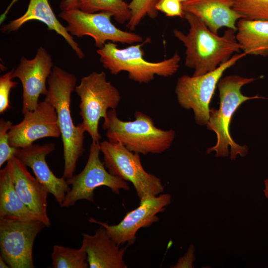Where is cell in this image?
Here are the masks:
<instances>
[{
	"instance_id": "obj_1",
	"label": "cell",
	"mask_w": 268,
	"mask_h": 268,
	"mask_svg": "<svg viewBox=\"0 0 268 268\" xmlns=\"http://www.w3.org/2000/svg\"><path fill=\"white\" fill-rule=\"evenodd\" d=\"M184 18L189 25L185 34L177 29L173 31L175 37L185 47V66L194 70L193 76L212 71L227 62L234 53L239 52L236 38V31L228 29L222 36L210 31L199 18L185 12Z\"/></svg>"
},
{
	"instance_id": "obj_2",
	"label": "cell",
	"mask_w": 268,
	"mask_h": 268,
	"mask_svg": "<svg viewBox=\"0 0 268 268\" xmlns=\"http://www.w3.org/2000/svg\"><path fill=\"white\" fill-rule=\"evenodd\" d=\"M48 93L45 99L55 108L63 144V177L68 179L74 175L77 162L84 151L85 130L81 123L75 126L72 120L71 95L75 90L76 78L58 67H54L47 80Z\"/></svg>"
},
{
	"instance_id": "obj_3",
	"label": "cell",
	"mask_w": 268,
	"mask_h": 268,
	"mask_svg": "<svg viewBox=\"0 0 268 268\" xmlns=\"http://www.w3.org/2000/svg\"><path fill=\"white\" fill-rule=\"evenodd\" d=\"M134 117V121H124L119 118L116 109L109 110L102 125L108 141L143 155L160 154L170 147L175 131L157 128L152 119L140 111H136Z\"/></svg>"
},
{
	"instance_id": "obj_4",
	"label": "cell",
	"mask_w": 268,
	"mask_h": 268,
	"mask_svg": "<svg viewBox=\"0 0 268 268\" xmlns=\"http://www.w3.org/2000/svg\"><path fill=\"white\" fill-rule=\"evenodd\" d=\"M254 77H244L238 75H231L220 79L217 84L220 98L218 109L210 110L209 118L206 125L207 129L216 134L215 145L207 149L208 153L215 151L217 157L229 155L230 147V159H235L238 155L245 156L248 152L247 145H240L233 139L230 133V125L232 116L239 107L245 101L254 99L267 98L256 95L247 96L241 92L245 85L255 80Z\"/></svg>"
},
{
	"instance_id": "obj_5",
	"label": "cell",
	"mask_w": 268,
	"mask_h": 268,
	"mask_svg": "<svg viewBox=\"0 0 268 268\" xmlns=\"http://www.w3.org/2000/svg\"><path fill=\"white\" fill-rule=\"evenodd\" d=\"M149 42L148 39L143 43L123 49L119 48L114 42H108L97 50V53L103 67L111 74L126 71L130 79L139 83H148L155 75L167 77L174 75L179 67V54L176 52L171 58L158 62L147 61L143 57L141 47Z\"/></svg>"
},
{
	"instance_id": "obj_6",
	"label": "cell",
	"mask_w": 268,
	"mask_h": 268,
	"mask_svg": "<svg viewBox=\"0 0 268 268\" xmlns=\"http://www.w3.org/2000/svg\"><path fill=\"white\" fill-rule=\"evenodd\" d=\"M74 91L80 100L81 124L92 141L99 142L101 138L98 129L99 121L106 117L109 110L118 107L121 99L120 93L107 80L103 71H93L83 77Z\"/></svg>"
},
{
	"instance_id": "obj_7",
	"label": "cell",
	"mask_w": 268,
	"mask_h": 268,
	"mask_svg": "<svg viewBox=\"0 0 268 268\" xmlns=\"http://www.w3.org/2000/svg\"><path fill=\"white\" fill-rule=\"evenodd\" d=\"M100 144L105 167L112 175L130 182L140 201L163 192L164 186L161 179L145 170L139 154L130 151L120 143L104 140Z\"/></svg>"
},
{
	"instance_id": "obj_8",
	"label": "cell",
	"mask_w": 268,
	"mask_h": 268,
	"mask_svg": "<svg viewBox=\"0 0 268 268\" xmlns=\"http://www.w3.org/2000/svg\"><path fill=\"white\" fill-rule=\"evenodd\" d=\"M247 55L236 54L215 70L199 76L183 75L177 80L175 93L178 103L185 109H192L196 123L206 125L209 118V104L223 73Z\"/></svg>"
},
{
	"instance_id": "obj_9",
	"label": "cell",
	"mask_w": 268,
	"mask_h": 268,
	"mask_svg": "<svg viewBox=\"0 0 268 268\" xmlns=\"http://www.w3.org/2000/svg\"><path fill=\"white\" fill-rule=\"evenodd\" d=\"M99 142L92 141L86 164L77 175L67 179L71 185L61 207L74 205L79 200L94 202V192L96 188L105 186L115 194L119 195L121 190L128 191L130 187L127 181L111 174L106 169L104 162L100 160Z\"/></svg>"
},
{
	"instance_id": "obj_10",
	"label": "cell",
	"mask_w": 268,
	"mask_h": 268,
	"mask_svg": "<svg viewBox=\"0 0 268 268\" xmlns=\"http://www.w3.org/2000/svg\"><path fill=\"white\" fill-rule=\"evenodd\" d=\"M45 224L38 219L0 218V256L11 268H34L33 247Z\"/></svg>"
},
{
	"instance_id": "obj_11",
	"label": "cell",
	"mask_w": 268,
	"mask_h": 268,
	"mask_svg": "<svg viewBox=\"0 0 268 268\" xmlns=\"http://www.w3.org/2000/svg\"><path fill=\"white\" fill-rule=\"evenodd\" d=\"M59 16L67 22L66 29L71 35L78 38L89 36L99 49L106 42L133 44L143 41L140 35L116 27L111 21L113 15L109 12L87 13L75 8L62 11Z\"/></svg>"
},
{
	"instance_id": "obj_12",
	"label": "cell",
	"mask_w": 268,
	"mask_h": 268,
	"mask_svg": "<svg viewBox=\"0 0 268 268\" xmlns=\"http://www.w3.org/2000/svg\"><path fill=\"white\" fill-rule=\"evenodd\" d=\"M171 200L169 194H160L140 201L139 205L126 213L116 225L90 218L89 221L104 227L109 236L119 245L133 243L137 232L141 228L149 227L158 221L157 214L164 211Z\"/></svg>"
},
{
	"instance_id": "obj_13",
	"label": "cell",
	"mask_w": 268,
	"mask_h": 268,
	"mask_svg": "<svg viewBox=\"0 0 268 268\" xmlns=\"http://www.w3.org/2000/svg\"><path fill=\"white\" fill-rule=\"evenodd\" d=\"M53 63L51 55L43 47H39L35 57L28 60L23 57L17 67L13 70V78H18L22 85V113L34 110L41 95H46L47 80L52 71Z\"/></svg>"
},
{
	"instance_id": "obj_14",
	"label": "cell",
	"mask_w": 268,
	"mask_h": 268,
	"mask_svg": "<svg viewBox=\"0 0 268 268\" xmlns=\"http://www.w3.org/2000/svg\"><path fill=\"white\" fill-rule=\"evenodd\" d=\"M23 115L22 121L12 125L9 131L11 146L25 147L39 139L61 135L56 109L47 100L40 101L34 110Z\"/></svg>"
},
{
	"instance_id": "obj_15",
	"label": "cell",
	"mask_w": 268,
	"mask_h": 268,
	"mask_svg": "<svg viewBox=\"0 0 268 268\" xmlns=\"http://www.w3.org/2000/svg\"><path fill=\"white\" fill-rule=\"evenodd\" d=\"M55 148V144L53 142L43 145L33 143L25 147L17 148L15 156L32 170L35 177L47 188L61 206L70 188L67 179L56 176L47 163V156Z\"/></svg>"
},
{
	"instance_id": "obj_16",
	"label": "cell",
	"mask_w": 268,
	"mask_h": 268,
	"mask_svg": "<svg viewBox=\"0 0 268 268\" xmlns=\"http://www.w3.org/2000/svg\"><path fill=\"white\" fill-rule=\"evenodd\" d=\"M15 188L25 205L46 227L51 225L47 213V188L28 171L15 156L6 162Z\"/></svg>"
},
{
	"instance_id": "obj_17",
	"label": "cell",
	"mask_w": 268,
	"mask_h": 268,
	"mask_svg": "<svg viewBox=\"0 0 268 268\" xmlns=\"http://www.w3.org/2000/svg\"><path fill=\"white\" fill-rule=\"evenodd\" d=\"M131 244L120 248L100 226L93 235L83 234L81 246L87 254L90 268H127L123 258Z\"/></svg>"
},
{
	"instance_id": "obj_18",
	"label": "cell",
	"mask_w": 268,
	"mask_h": 268,
	"mask_svg": "<svg viewBox=\"0 0 268 268\" xmlns=\"http://www.w3.org/2000/svg\"><path fill=\"white\" fill-rule=\"evenodd\" d=\"M182 4L185 12L199 18L216 34L222 27L237 31V22L242 18L233 8V0H188Z\"/></svg>"
},
{
	"instance_id": "obj_19",
	"label": "cell",
	"mask_w": 268,
	"mask_h": 268,
	"mask_svg": "<svg viewBox=\"0 0 268 268\" xmlns=\"http://www.w3.org/2000/svg\"><path fill=\"white\" fill-rule=\"evenodd\" d=\"M37 20L46 24L50 30L62 36L75 52L78 58L82 59L84 53L78 44L56 16L48 0H30L26 12L20 17L2 26L3 32L18 30L29 21Z\"/></svg>"
},
{
	"instance_id": "obj_20",
	"label": "cell",
	"mask_w": 268,
	"mask_h": 268,
	"mask_svg": "<svg viewBox=\"0 0 268 268\" xmlns=\"http://www.w3.org/2000/svg\"><path fill=\"white\" fill-rule=\"evenodd\" d=\"M236 38L246 55H268V20L240 18L237 22Z\"/></svg>"
},
{
	"instance_id": "obj_21",
	"label": "cell",
	"mask_w": 268,
	"mask_h": 268,
	"mask_svg": "<svg viewBox=\"0 0 268 268\" xmlns=\"http://www.w3.org/2000/svg\"><path fill=\"white\" fill-rule=\"evenodd\" d=\"M0 218L39 220L18 194L7 165L0 170Z\"/></svg>"
},
{
	"instance_id": "obj_22",
	"label": "cell",
	"mask_w": 268,
	"mask_h": 268,
	"mask_svg": "<svg viewBox=\"0 0 268 268\" xmlns=\"http://www.w3.org/2000/svg\"><path fill=\"white\" fill-rule=\"evenodd\" d=\"M78 8L87 13L109 12L120 24L128 22L131 17L129 4L124 0H78Z\"/></svg>"
},
{
	"instance_id": "obj_23",
	"label": "cell",
	"mask_w": 268,
	"mask_h": 268,
	"mask_svg": "<svg viewBox=\"0 0 268 268\" xmlns=\"http://www.w3.org/2000/svg\"><path fill=\"white\" fill-rule=\"evenodd\" d=\"M51 256L54 268H89L87 254L82 246L74 249L55 245Z\"/></svg>"
},
{
	"instance_id": "obj_24",
	"label": "cell",
	"mask_w": 268,
	"mask_h": 268,
	"mask_svg": "<svg viewBox=\"0 0 268 268\" xmlns=\"http://www.w3.org/2000/svg\"><path fill=\"white\" fill-rule=\"evenodd\" d=\"M233 9L248 20H268V0H233Z\"/></svg>"
},
{
	"instance_id": "obj_25",
	"label": "cell",
	"mask_w": 268,
	"mask_h": 268,
	"mask_svg": "<svg viewBox=\"0 0 268 268\" xmlns=\"http://www.w3.org/2000/svg\"><path fill=\"white\" fill-rule=\"evenodd\" d=\"M158 0H132L129 4L131 17L127 24V28L134 30L145 16L156 18L158 11L155 5Z\"/></svg>"
},
{
	"instance_id": "obj_26",
	"label": "cell",
	"mask_w": 268,
	"mask_h": 268,
	"mask_svg": "<svg viewBox=\"0 0 268 268\" xmlns=\"http://www.w3.org/2000/svg\"><path fill=\"white\" fill-rule=\"evenodd\" d=\"M12 122L1 119L0 121V167L15 156L17 148L10 145L8 132Z\"/></svg>"
},
{
	"instance_id": "obj_27",
	"label": "cell",
	"mask_w": 268,
	"mask_h": 268,
	"mask_svg": "<svg viewBox=\"0 0 268 268\" xmlns=\"http://www.w3.org/2000/svg\"><path fill=\"white\" fill-rule=\"evenodd\" d=\"M13 70L0 77V113L9 109V94L11 88L16 86L17 82L12 80Z\"/></svg>"
},
{
	"instance_id": "obj_28",
	"label": "cell",
	"mask_w": 268,
	"mask_h": 268,
	"mask_svg": "<svg viewBox=\"0 0 268 268\" xmlns=\"http://www.w3.org/2000/svg\"><path fill=\"white\" fill-rule=\"evenodd\" d=\"M155 7L167 16H179L184 18L185 11L182 2L178 0H158Z\"/></svg>"
},
{
	"instance_id": "obj_29",
	"label": "cell",
	"mask_w": 268,
	"mask_h": 268,
	"mask_svg": "<svg viewBox=\"0 0 268 268\" xmlns=\"http://www.w3.org/2000/svg\"><path fill=\"white\" fill-rule=\"evenodd\" d=\"M190 248L186 255L180 259L174 268L191 267L193 258V250L191 247Z\"/></svg>"
},
{
	"instance_id": "obj_30",
	"label": "cell",
	"mask_w": 268,
	"mask_h": 268,
	"mask_svg": "<svg viewBox=\"0 0 268 268\" xmlns=\"http://www.w3.org/2000/svg\"><path fill=\"white\" fill-rule=\"evenodd\" d=\"M78 0H62L59 7L62 11L78 8Z\"/></svg>"
},
{
	"instance_id": "obj_31",
	"label": "cell",
	"mask_w": 268,
	"mask_h": 268,
	"mask_svg": "<svg viewBox=\"0 0 268 268\" xmlns=\"http://www.w3.org/2000/svg\"><path fill=\"white\" fill-rule=\"evenodd\" d=\"M0 268H10L4 259L0 256Z\"/></svg>"
},
{
	"instance_id": "obj_32",
	"label": "cell",
	"mask_w": 268,
	"mask_h": 268,
	"mask_svg": "<svg viewBox=\"0 0 268 268\" xmlns=\"http://www.w3.org/2000/svg\"><path fill=\"white\" fill-rule=\"evenodd\" d=\"M265 188L264 190L265 196L268 199V179L264 181Z\"/></svg>"
},
{
	"instance_id": "obj_33",
	"label": "cell",
	"mask_w": 268,
	"mask_h": 268,
	"mask_svg": "<svg viewBox=\"0 0 268 268\" xmlns=\"http://www.w3.org/2000/svg\"><path fill=\"white\" fill-rule=\"evenodd\" d=\"M179 1H180V2H182L183 1H186V0H178Z\"/></svg>"
}]
</instances>
